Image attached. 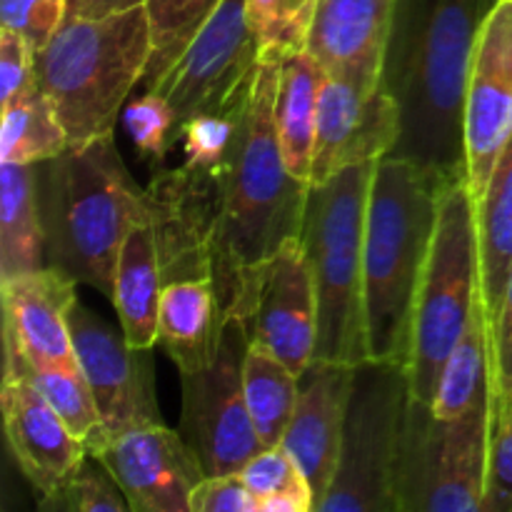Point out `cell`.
I'll return each instance as SVG.
<instances>
[{"label": "cell", "mask_w": 512, "mask_h": 512, "mask_svg": "<svg viewBox=\"0 0 512 512\" xmlns=\"http://www.w3.org/2000/svg\"><path fill=\"white\" fill-rule=\"evenodd\" d=\"M280 58L263 55L253 93L235 115V133L218 170L220 220L213 285L223 315L233 313L255 270L290 238H300L310 185L288 170L275 128Z\"/></svg>", "instance_id": "cell-2"}, {"label": "cell", "mask_w": 512, "mask_h": 512, "mask_svg": "<svg viewBox=\"0 0 512 512\" xmlns=\"http://www.w3.org/2000/svg\"><path fill=\"white\" fill-rule=\"evenodd\" d=\"M493 408L440 418L410 395L395 463L400 512H480L488 480Z\"/></svg>", "instance_id": "cell-8"}, {"label": "cell", "mask_w": 512, "mask_h": 512, "mask_svg": "<svg viewBox=\"0 0 512 512\" xmlns=\"http://www.w3.org/2000/svg\"><path fill=\"white\" fill-rule=\"evenodd\" d=\"M408 403V365L365 360L355 368L338 470L315 512H400L395 463Z\"/></svg>", "instance_id": "cell-9"}, {"label": "cell", "mask_w": 512, "mask_h": 512, "mask_svg": "<svg viewBox=\"0 0 512 512\" xmlns=\"http://www.w3.org/2000/svg\"><path fill=\"white\" fill-rule=\"evenodd\" d=\"M480 300L475 200L465 180L440 193L438 220L420 280L410 348V395L433 405L440 375Z\"/></svg>", "instance_id": "cell-7"}, {"label": "cell", "mask_w": 512, "mask_h": 512, "mask_svg": "<svg viewBox=\"0 0 512 512\" xmlns=\"http://www.w3.org/2000/svg\"><path fill=\"white\" fill-rule=\"evenodd\" d=\"M300 375H295L265 345L250 343L245 355V403L263 448L283 443L298 405Z\"/></svg>", "instance_id": "cell-28"}, {"label": "cell", "mask_w": 512, "mask_h": 512, "mask_svg": "<svg viewBox=\"0 0 512 512\" xmlns=\"http://www.w3.org/2000/svg\"><path fill=\"white\" fill-rule=\"evenodd\" d=\"M258 503V512H315L308 478L283 448H263L238 470Z\"/></svg>", "instance_id": "cell-31"}, {"label": "cell", "mask_w": 512, "mask_h": 512, "mask_svg": "<svg viewBox=\"0 0 512 512\" xmlns=\"http://www.w3.org/2000/svg\"><path fill=\"white\" fill-rule=\"evenodd\" d=\"M145 5V0H78L75 10L70 15H85V18H100V15L120 13V10L138 8Z\"/></svg>", "instance_id": "cell-42"}, {"label": "cell", "mask_w": 512, "mask_h": 512, "mask_svg": "<svg viewBox=\"0 0 512 512\" xmlns=\"http://www.w3.org/2000/svg\"><path fill=\"white\" fill-rule=\"evenodd\" d=\"M375 165L358 163L310 185L300 243L318 293L315 358L360 365L370 360L363 300V250Z\"/></svg>", "instance_id": "cell-6"}, {"label": "cell", "mask_w": 512, "mask_h": 512, "mask_svg": "<svg viewBox=\"0 0 512 512\" xmlns=\"http://www.w3.org/2000/svg\"><path fill=\"white\" fill-rule=\"evenodd\" d=\"M75 5H78V0H70V13H73V10H75Z\"/></svg>", "instance_id": "cell-43"}, {"label": "cell", "mask_w": 512, "mask_h": 512, "mask_svg": "<svg viewBox=\"0 0 512 512\" xmlns=\"http://www.w3.org/2000/svg\"><path fill=\"white\" fill-rule=\"evenodd\" d=\"M263 50L248 20V0H223L178 63L150 90L163 95L180 128L195 115L235 118L248 103Z\"/></svg>", "instance_id": "cell-11"}, {"label": "cell", "mask_w": 512, "mask_h": 512, "mask_svg": "<svg viewBox=\"0 0 512 512\" xmlns=\"http://www.w3.org/2000/svg\"><path fill=\"white\" fill-rule=\"evenodd\" d=\"M165 280L160 270L158 245L145 215L135 220L120 248L118 265H115L113 295L120 328L133 348L153 350L158 345V315L160 295Z\"/></svg>", "instance_id": "cell-22"}, {"label": "cell", "mask_w": 512, "mask_h": 512, "mask_svg": "<svg viewBox=\"0 0 512 512\" xmlns=\"http://www.w3.org/2000/svg\"><path fill=\"white\" fill-rule=\"evenodd\" d=\"M78 283L60 270L45 268L0 283L3 295L5 358L35 370L75 368L68 315L78 303Z\"/></svg>", "instance_id": "cell-18"}, {"label": "cell", "mask_w": 512, "mask_h": 512, "mask_svg": "<svg viewBox=\"0 0 512 512\" xmlns=\"http://www.w3.org/2000/svg\"><path fill=\"white\" fill-rule=\"evenodd\" d=\"M85 445L120 485L130 512H190V495L205 470L180 430L145 423L98 433Z\"/></svg>", "instance_id": "cell-15"}, {"label": "cell", "mask_w": 512, "mask_h": 512, "mask_svg": "<svg viewBox=\"0 0 512 512\" xmlns=\"http://www.w3.org/2000/svg\"><path fill=\"white\" fill-rule=\"evenodd\" d=\"M250 338L238 315H223L215 353L203 368L180 375V435L205 475L238 473L263 450L245 403V355Z\"/></svg>", "instance_id": "cell-10"}, {"label": "cell", "mask_w": 512, "mask_h": 512, "mask_svg": "<svg viewBox=\"0 0 512 512\" xmlns=\"http://www.w3.org/2000/svg\"><path fill=\"white\" fill-rule=\"evenodd\" d=\"M0 408L5 438L20 473L38 500L48 498L83 463L88 445L65 425L40 390L23 375L3 373Z\"/></svg>", "instance_id": "cell-20"}, {"label": "cell", "mask_w": 512, "mask_h": 512, "mask_svg": "<svg viewBox=\"0 0 512 512\" xmlns=\"http://www.w3.org/2000/svg\"><path fill=\"white\" fill-rule=\"evenodd\" d=\"M235 118L225 115H195L180 128L178 143L183 145V163L203 170H220L230 143H233Z\"/></svg>", "instance_id": "cell-37"}, {"label": "cell", "mask_w": 512, "mask_h": 512, "mask_svg": "<svg viewBox=\"0 0 512 512\" xmlns=\"http://www.w3.org/2000/svg\"><path fill=\"white\" fill-rule=\"evenodd\" d=\"M223 0H145L150 23V53L143 88L150 90L188 50L195 35L205 28Z\"/></svg>", "instance_id": "cell-30"}, {"label": "cell", "mask_w": 512, "mask_h": 512, "mask_svg": "<svg viewBox=\"0 0 512 512\" xmlns=\"http://www.w3.org/2000/svg\"><path fill=\"white\" fill-rule=\"evenodd\" d=\"M355 368L358 365L315 358L300 373L298 405L280 443L308 478L315 495V510L328 495L338 470Z\"/></svg>", "instance_id": "cell-19"}, {"label": "cell", "mask_w": 512, "mask_h": 512, "mask_svg": "<svg viewBox=\"0 0 512 512\" xmlns=\"http://www.w3.org/2000/svg\"><path fill=\"white\" fill-rule=\"evenodd\" d=\"M512 138V0H495L480 28L465 93V180L473 200Z\"/></svg>", "instance_id": "cell-17"}, {"label": "cell", "mask_w": 512, "mask_h": 512, "mask_svg": "<svg viewBox=\"0 0 512 512\" xmlns=\"http://www.w3.org/2000/svg\"><path fill=\"white\" fill-rule=\"evenodd\" d=\"M45 265L113 295L115 265L143 213V188L120 158L115 135L68 145L35 165Z\"/></svg>", "instance_id": "cell-3"}, {"label": "cell", "mask_w": 512, "mask_h": 512, "mask_svg": "<svg viewBox=\"0 0 512 512\" xmlns=\"http://www.w3.org/2000/svg\"><path fill=\"white\" fill-rule=\"evenodd\" d=\"M318 0H248V20L263 55L305 50Z\"/></svg>", "instance_id": "cell-33"}, {"label": "cell", "mask_w": 512, "mask_h": 512, "mask_svg": "<svg viewBox=\"0 0 512 512\" xmlns=\"http://www.w3.org/2000/svg\"><path fill=\"white\" fill-rule=\"evenodd\" d=\"M68 323L75 358L103 420L98 433L110 435L135 425L163 423L150 350L133 348L123 328H115L80 300L70 308Z\"/></svg>", "instance_id": "cell-14"}, {"label": "cell", "mask_w": 512, "mask_h": 512, "mask_svg": "<svg viewBox=\"0 0 512 512\" xmlns=\"http://www.w3.org/2000/svg\"><path fill=\"white\" fill-rule=\"evenodd\" d=\"M448 183L403 158L378 160L363 250V300L370 360L410 363L420 280Z\"/></svg>", "instance_id": "cell-4"}, {"label": "cell", "mask_w": 512, "mask_h": 512, "mask_svg": "<svg viewBox=\"0 0 512 512\" xmlns=\"http://www.w3.org/2000/svg\"><path fill=\"white\" fill-rule=\"evenodd\" d=\"M493 5L495 0L395 3L383 60V85L400 118L390 155L443 183L465 180V93L475 43Z\"/></svg>", "instance_id": "cell-1"}, {"label": "cell", "mask_w": 512, "mask_h": 512, "mask_svg": "<svg viewBox=\"0 0 512 512\" xmlns=\"http://www.w3.org/2000/svg\"><path fill=\"white\" fill-rule=\"evenodd\" d=\"M480 512H512V425L490 428L488 480Z\"/></svg>", "instance_id": "cell-41"}, {"label": "cell", "mask_w": 512, "mask_h": 512, "mask_svg": "<svg viewBox=\"0 0 512 512\" xmlns=\"http://www.w3.org/2000/svg\"><path fill=\"white\" fill-rule=\"evenodd\" d=\"M38 508L43 512H125L130 505L108 468L88 453L58 490L38 500Z\"/></svg>", "instance_id": "cell-34"}, {"label": "cell", "mask_w": 512, "mask_h": 512, "mask_svg": "<svg viewBox=\"0 0 512 512\" xmlns=\"http://www.w3.org/2000/svg\"><path fill=\"white\" fill-rule=\"evenodd\" d=\"M70 15V0H0V28L23 35L38 53Z\"/></svg>", "instance_id": "cell-36"}, {"label": "cell", "mask_w": 512, "mask_h": 512, "mask_svg": "<svg viewBox=\"0 0 512 512\" xmlns=\"http://www.w3.org/2000/svg\"><path fill=\"white\" fill-rule=\"evenodd\" d=\"M3 373L23 375L25 380H30V383L40 390V395L48 400L50 408H53L55 413L65 420V425H68L80 440H85V443H88L93 435H98V430L103 428L98 405H95V398L93 393H90V385L88 380H85L80 365L58 370H35L20 363V360L5 358Z\"/></svg>", "instance_id": "cell-32"}, {"label": "cell", "mask_w": 512, "mask_h": 512, "mask_svg": "<svg viewBox=\"0 0 512 512\" xmlns=\"http://www.w3.org/2000/svg\"><path fill=\"white\" fill-rule=\"evenodd\" d=\"M35 83V50L23 35L0 28V105L15 100Z\"/></svg>", "instance_id": "cell-39"}, {"label": "cell", "mask_w": 512, "mask_h": 512, "mask_svg": "<svg viewBox=\"0 0 512 512\" xmlns=\"http://www.w3.org/2000/svg\"><path fill=\"white\" fill-rule=\"evenodd\" d=\"M493 350V428L512 425V278L500 313L490 328Z\"/></svg>", "instance_id": "cell-38"}, {"label": "cell", "mask_w": 512, "mask_h": 512, "mask_svg": "<svg viewBox=\"0 0 512 512\" xmlns=\"http://www.w3.org/2000/svg\"><path fill=\"white\" fill-rule=\"evenodd\" d=\"M228 315H238L250 343L265 345L295 375L313 363L318 348V293L300 238H290L255 270Z\"/></svg>", "instance_id": "cell-12"}, {"label": "cell", "mask_w": 512, "mask_h": 512, "mask_svg": "<svg viewBox=\"0 0 512 512\" xmlns=\"http://www.w3.org/2000/svg\"><path fill=\"white\" fill-rule=\"evenodd\" d=\"M398 0H318L305 50L328 75L383 78Z\"/></svg>", "instance_id": "cell-21"}, {"label": "cell", "mask_w": 512, "mask_h": 512, "mask_svg": "<svg viewBox=\"0 0 512 512\" xmlns=\"http://www.w3.org/2000/svg\"><path fill=\"white\" fill-rule=\"evenodd\" d=\"M45 268L35 165L0 163V283Z\"/></svg>", "instance_id": "cell-26"}, {"label": "cell", "mask_w": 512, "mask_h": 512, "mask_svg": "<svg viewBox=\"0 0 512 512\" xmlns=\"http://www.w3.org/2000/svg\"><path fill=\"white\" fill-rule=\"evenodd\" d=\"M480 253V300L493 328L512 278V138L505 145L485 193L475 200Z\"/></svg>", "instance_id": "cell-25"}, {"label": "cell", "mask_w": 512, "mask_h": 512, "mask_svg": "<svg viewBox=\"0 0 512 512\" xmlns=\"http://www.w3.org/2000/svg\"><path fill=\"white\" fill-rule=\"evenodd\" d=\"M123 125L135 150L150 165H163L175 145V113L155 90H145L123 110Z\"/></svg>", "instance_id": "cell-35"}, {"label": "cell", "mask_w": 512, "mask_h": 512, "mask_svg": "<svg viewBox=\"0 0 512 512\" xmlns=\"http://www.w3.org/2000/svg\"><path fill=\"white\" fill-rule=\"evenodd\" d=\"M223 325L218 293L210 278L168 283L160 295L158 345L178 373L203 368L215 353Z\"/></svg>", "instance_id": "cell-23"}, {"label": "cell", "mask_w": 512, "mask_h": 512, "mask_svg": "<svg viewBox=\"0 0 512 512\" xmlns=\"http://www.w3.org/2000/svg\"><path fill=\"white\" fill-rule=\"evenodd\" d=\"M400 133L398 105L373 75H325L310 185L358 163L388 158Z\"/></svg>", "instance_id": "cell-16"}, {"label": "cell", "mask_w": 512, "mask_h": 512, "mask_svg": "<svg viewBox=\"0 0 512 512\" xmlns=\"http://www.w3.org/2000/svg\"><path fill=\"white\" fill-rule=\"evenodd\" d=\"M478 408H493V350L483 300L475 303L468 328L445 363L433 400L440 418H458Z\"/></svg>", "instance_id": "cell-27"}, {"label": "cell", "mask_w": 512, "mask_h": 512, "mask_svg": "<svg viewBox=\"0 0 512 512\" xmlns=\"http://www.w3.org/2000/svg\"><path fill=\"white\" fill-rule=\"evenodd\" d=\"M325 68L308 53L293 50L280 58L278 93H275V128L285 165L295 178L310 185L318 125L320 90L325 83Z\"/></svg>", "instance_id": "cell-24"}, {"label": "cell", "mask_w": 512, "mask_h": 512, "mask_svg": "<svg viewBox=\"0 0 512 512\" xmlns=\"http://www.w3.org/2000/svg\"><path fill=\"white\" fill-rule=\"evenodd\" d=\"M3 108L0 163L38 165L68 148V135L40 83L30 85Z\"/></svg>", "instance_id": "cell-29"}, {"label": "cell", "mask_w": 512, "mask_h": 512, "mask_svg": "<svg viewBox=\"0 0 512 512\" xmlns=\"http://www.w3.org/2000/svg\"><path fill=\"white\" fill-rule=\"evenodd\" d=\"M143 215L158 245L163 280H213L220 220L218 170L183 163L155 170L143 188Z\"/></svg>", "instance_id": "cell-13"}, {"label": "cell", "mask_w": 512, "mask_h": 512, "mask_svg": "<svg viewBox=\"0 0 512 512\" xmlns=\"http://www.w3.org/2000/svg\"><path fill=\"white\" fill-rule=\"evenodd\" d=\"M153 40L145 5L85 18L68 15L35 53V73L70 145L113 135L135 85H143Z\"/></svg>", "instance_id": "cell-5"}, {"label": "cell", "mask_w": 512, "mask_h": 512, "mask_svg": "<svg viewBox=\"0 0 512 512\" xmlns=\"http://www.w3.org/2000/svg\"><path fill=\"white\" fill-rule=\"evenodd\" d=\"M190 512H258L240 473L205 475L190 495Z\"/></svg>", "instance_id": "cell-40"}]
</instances>
